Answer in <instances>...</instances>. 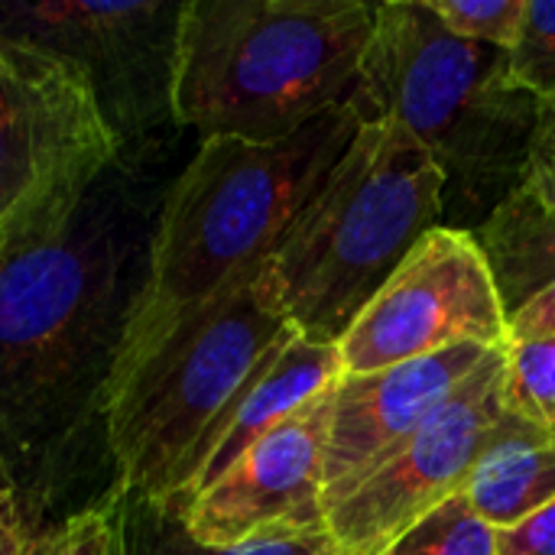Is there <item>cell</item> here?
I'll use <instances>...</instances> for the list:
<instances>
[{"instance_id": "9a60e30c", "label": "cell", "mask_w": 555, "mask_h": 555, "mask_svg": "<svg viewBox=\"0 0 555 555\" xmlns=\"http://www.w3.org/2000/svg\"><path fill=\"white\" fill-rule=\"evenodd\" d=\"M462 498L494 530L517 527L555 501V439L527 436L498 446L472 475Z\"/></svg>"}, {"instance_id": "9c48e42d", "label": "cell", "mask_w": 555, "mask_h": 555, "mask_svg": "<svg viewBox=\"0 0 555 555\" xmlns=\"http://www.w3.org/2000/svg\"><path fill=\"white\" fill-rule=\"evenodd\" d=\"M185 0L0 3V39L72 62L91 85L120 150L179 130L172 117L176 36Z\"/></svg>"}, {"instance_id": "cb8c5ba5", "label": "cell", "mask_w": 555, "mask_h": 555, "mask_svg": "<svg viewBox=\"0 0 555 555\" xmlns=\"http://www.w3.org/2000/svg\"><path fill=\"white\" fill-rule=\"evenodd\" d=\"M0 524H20V514H16V488H13V478L3 468V462H0Z\"/></svg>"}, {"instance_id": "e0dca14e", "label": "cell", "mask_w": 555, "mask_h": 555, "mask_svg": "<svg viewBox=\"0 0 555 555\" xmlns=\"http://www.w3.org/2000/svg\"><path fill=\"white\" fill-rule=\"evenodd\" d=\"M13 555H127L124 546V491L68 514L42 530L20 533Z\"/></svg>"}, {"instance_id": "d6986e66", "label": "cell", "mask_w": 555, "mask_h": 555, "mask_svg": "<svg viewBox=\"0 0 555 555\" xmlns=\"http://www.w3.org/2000/svg\"><path fill=\"white\" fill-rule=\"evenodd\" d=\"M511 403L555 439V335L533 341H507Z\"/></svg>"}, {"instance_id": "6da1fadb", "label": "cell", "mask_w": 555, "mask_h": 555, "mask_svg": "<svg viewBox=\"0 0 555 555\" xmlns=\"http://www.w3.org/2000/svg\"><path fill=\"white\" fill-rule=\"evenodd\" d=\"M166 140L120 150L52 228L0 244V462L20 533L114 498L107 400L166 198Z\"/></svg>"}, {"instance_id": "277c9868", "label": "cell", "mask_w": 555, "mask_h": 555, "mask_svg": "<svg viewBox=\"0 0 555 555\" xmlns=\"http://www.w3.org/2000/svg\"><path fill=\"white\" fill-rule=\"evenodd\" d=\"M377 3L185 0L172 117L202 140L276 143L351 101Z\"/></svg>"}, {"instance_id": "8fae6325", "label": "cell", "mask_w": 555, "mask_h": 555, "mask_svg": "<svg viewBox=\"0 0 555 555\" xmlns=\"http://www.w3.org/2000/svg\"><path fill=\"white\" fill-rule=\"evenodd\" d=\"M332 397L335 387L283 420L182 507L185 527L198 543L237 546L260 533L325 527Z\"/></svg>"}, {"instance_id": "5bb4252c", "label": "cell", "mask_w": 555, "mask_h": 555, "mask_svg": "<svg viewBox=\"0 0 555 555\" xmlns=\"http://www.w3.org/2000/svg\"><path fill=\"white\" fill-rule=\"evenodd\" d=\"M472 237L488 260L507 319V341L553 338L555 205L524 185Z\"/></svg>"}, {"instance_id": "7402d4cb", "label": "cell", "mask_w": 555, "mask_h": 555, "mask_svg": "<svg viewBox=\"0 0 555 555\" xmlns=\"http://www.w3.org/2000/svg\"><path fill=\"white\" fill-rule=\"evenodd\" d=\"M498 555H555V501L517 527L494 530Z\"/></svg>"}, {"instance_id": "d4e9b609", "label": "cell", "mask_w": 555, "mask_h": 555, "mask_svg": "<svg viewBox=\"0 0 555 555\" xmlns=\"http://www.w3.org/2000/svg\"><path fill=\"white\" fill-rule=\"evenodd\" d=\"M20 543V524H0V555L16 553Z\"/></svg>"}, {"instance_id": "5b68a950", "label": "cell", "mask_w": 555, "mask_h": 555, "mask_svg": "<svg viewBox=\"0 0 555 555\" xmlns=\"http://www.w3.org/2000/svg\"><path fill=\"white\" fill-rule=\"evenodd\" d=\"M442 228V176L393 120L361 124L260 267L267 302L309 341L338 345L410 250Z\"/></svg>"}, {"instance_id": "7c38bea8", "label": "cell", "mask_w": 555, "mask_h": 555, "mask_svg": "<svg viewBox=\"0 0 555 555\" xmlns=\"http://www.w3.org/2000/svg\"><path fill=\"white\" fill-rule=\"evenodd\" d=\"M498 348L459 345L371 374H341L325 442V511L393 455Z\"/></svg>"}, {"instance_id": "ba28073f", "label": "cell", "mask_w": 555, "mask_h": 555, "mask_svg": "<svg viewBox=\"0 0 555 555\" xmlns=\"http://www.w3.org/2000/svg\"><path fill=\"white\" fill-rule=\"evenodd\" d=\"M507 374V351H491L393 455L325 511L338 553L384 555L410 527L459 498L498 446L543 433L511 403Z\"/></svg>"}, {"instance_id": "30bf717a", "label": "cell", "mask_w": 555, "mask_h": 555, "mask_svg": "<svg viewBox=\"0 0 555 555\" xmlns=\"http://www.w3.org/2000/svg\"><path fill=\"white\" fill-rule=\"evenodd\" d=\"M459 345H507L488 260L468 231L433 228L338 341L345 374H371Z\"/></svg>"}, {"instance_id": "7a4b0ae2", "label": "cell", "mask_w": 555, "mask_h": 555, "mask_svg": "<svg viewBox=\"0 0 555 555\" xmlns=\"http://www.w3.org/2000/svg\"><path fill=\"white\" fill-rule=\"evenodd\" d=\"M358 130L361 117L351 104H341L276 143L234 137L198 143L166 189L146 283L120 348L111 397L176 328L260 270Z\"/></svg>"}, {"instance_id": "603a6c76", "label": "cell", "mask_w": 555, "mask_h": 555, "mask_svg": "<svg viewBox=\"0 0 555 555\" xmlns=\"http://www.w3.org/2000/svg\"><path fill=\"white\" fill-rule=\"evenodd\" d=\"M527 189H533L543 202L555 205V98H546L543 111H540L537 143H533L530 172H527Z\"/></svg>"}, {"instance_id": "3957f363", "label": "cell", "mask_w": 555, "mask_h": 555, "mask_svg": "<svg viewBox=\"0 0 555 555\" xmlns=\"http://www.w3.org/2000/svg\"><path fill=\"white\" fill-rule=\"evenodd\" d=\"M361 124H400L442 176V228L478 231L527 185L543 98L511 72V52L462 39L426 0L377 3L358 88Z\"/></svg>"}, {"instance_id": "2e32d148", "label": "cell", "mask_w": 555, "mask_h": 555, "mask_svg": "<svg viewBox=\"0 0 555 555\" xmlns=\"http://www.w3.org/2000/svg\"><path fill=\"white\" fill-rule=\"evenodd\" d=\"M124 546L127 555H341L325 527L260 533L237 546H205L189 533L182 507L137 491H124Z\"/></svg>"}, {"instance_id": "8992f818", "label": "cell", "mask_w": 555, "mask_h": 555, "mask_svg": "<svg viewBox=\"0 0 555 555\" xmlns=\"http://www.w3.org/2000/svg\"><path fill=\"white\" fill-rule=\"evenodd\" d=\"M289 328L267 302L260 270L176 328L111 397L107 446L120 488L169 501L202 436Z\"/></svg>"}, {"instance_id": "52a82bcc", "label": "cell", "mask_w": 555, "mask_h": 555, "mask_svg": "<svg viewBox=\"0 0 555 555\" xmlns=\"http://www.w3.org/2000/svg\"><path fill=\"white\" fill-rule=\"evenodd\" d=\"M117 153L72 62L0 39V244L62 221Z\"/></svg>"}, {"instance_id": "4fadbf2b", "label": "cell", "mask_w": 555, "mask_h": 555, "mask_svg": "<svg viewBox=\"0 0 555 555\" xmlns=\"http://www.w3.org/2000/svg\"><path fill=\"white\" fill-rule=\"evenodd\" d=\"M341 374L345 367L338 345L309 341L306 335L289 328L202 436L179 472L176 494L166 504L185 507L198 491L218 481L257 439H263L283 420L335 387Z\"/></svg>"}, {"instance_id": "ffe728a7", "label": "cell", "mask_w": 555, "mask_h": 555, "mask_svg": "<svg viewBox=\"0 0 555 555\" xmlns=\"http://www.w3.org/2000/svg\"><path fill=\"white\" fill-rule=\"evenodd\" d=\"M442 26L462 39L514 49L527 0H426Z\"/></svg>"}, {"instance_id": "ac0fdd59", "label": "cell", "mask_w": 555, "mask_h": 555, "mask_svg": "<svg viewBox=\"0 0 555 555\" xmlns=\"http://www.w3.org/2000/svg\"><path fill=\"white\" fill-rule=\"evenodd\" d=\"M384 555H498V533L459 494L410 527Z\"/></svg>"}, {"instance_id": "44dd1931", "label": "cell", "mask_w": 555, "mask_h": 555, "mask_svg": "<svg viewBox=\"0 0 555 555\" xmlns=\"http://www.w3.org/2000/svg\"><path fill=\"white\" fill-rule=\"evenodd\" d=\"M511 72L537 98H555V0H527Z\"/></svg>"}]
</instances>
